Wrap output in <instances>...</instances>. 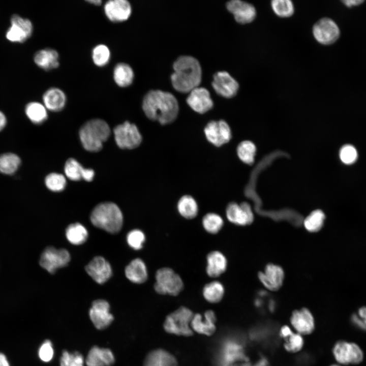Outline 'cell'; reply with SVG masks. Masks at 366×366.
<instances>
[{"label":"cell","instance_id":"1","mask_svg":"<svg viewBox=\"0 0 366 366\" xmlns=\"http://www.w3.org/2000/svg\"><path fill=\"white\" fill-rule=\"evenodd\" d=\"M143 110L146 116L161 125L172 123L177 117L179 107L171 93L160 90L149 91L144 97Z\"/></svg>","mask_w":366,"mask_h":366},{"label":"cell","instance_id":"2","mask_svg":"<svg viewBox=\"0 0 366 366\" xmlns=\"http://www.w3.org/2000/svg\"><path fill=\"white\" fill-rule=\"evenodd\" d=\"M172 85L177 91L186 93L198 87L201 81V68L198 61L190 56L179 57L173 65Z\"/></svg>","mask_w":366,"mask_h":366},{"label":"cell","instance_id":"3","mask_svg":"<svg viewBox=\"0 0 366 366\" xmlns=\"http://www.w3.org/2000/svg\"><path fill=\"white\" fill-rule=\"evenodd\" d=\"M90 221L96 227L114 234L121 228L123 216L116 204L105 202L99 204L94 208L90 214Z\"/></svg>","mask_w":366,"mask_h":366},{"label":"cell","instance_id":"4","mask_svg":"<svg viewBox=\"0 0 366 366\" xmlns=\"http://www.w3.org/2000/svg\"><path fill=\"white\" fill-rule=\"evenodd\" d=\"M110 129L101 119H93L84 124L79 130V138L83 147L89 151H100L109 137Z\"/></svg>","mask_w":366,"mask_h":366},{"label":"cell","instance_id":"5","mask_svg":"<svg viewBox=\"0 0 366 366\" xmlns=\"http://www.w3.org/2000/svg\"><path fill=\"white\" fill-rule=\"evenodd\" d=\"M194 315L190 309L181 306L166 316L163 325L164 330L176 336H192L194 332L190 324Z\"/></svg>","mask_w":366,"mask_h":366},{"label":"cell","instance_id":"6","mask_svg":"<svg viewBox=\"0 0 366 366\" xmlns=\"http://www.w3.org/2000/svg\"><path fill=\"white\" fill-rule=\"evenodd\" d=\"M155 279L154 289L159 294L177 296L184 288L181 277L171 268L159 269L156 271Z\"/></svg>","mask_w":366,"mask_h":366},{"label":"cell","instance_id":"7","mask_svg":"<svg viewBox=\"0 0 366 366\" xmlns=\"http://www.w3.org/2000/svg\"><path fill=\"white\" fill-rule=\"evenodd\" d=\"M332 351L336 360L342 364H358L363 359L362 350L354 342L338 341L333 346Z\"/></svg>","mask_w":366,"mask_h":366},{"label":"cell","instance_id":"8","mask_svg":"<svg viewBox=\"0 0 366 366\" xmlns=\"http://www.w3.org/2000/svg\"><path fill=\"white\" fill-rule=\"evenodd\" d=\"M114 138L117 146L122 149H134L142 141V136L135 125L129 121L115 127Z\"/></svg>","mask_w":366,"mask_h":366},{"label":"cell","instance_id":"9","mask_svg":"<svg viewBox=\"0 0 366 366\" xmlns=\"http://www.w3.org/2000/svg\"><path fill=\"white\" fill-rule=\"evenodd\" d=\"M312 34L314 39L319 43L329 45L338 40L340 36V30L333 20L323 17L314 24Z\"/></svg>","mask_w":366,"mask_h":366},{"label":"cell","instance_id":"10","mask_svg":"<svg viewBox=\"0 0 366 366\" xmlns=\"http://www.w3.org/2000/svg\"><path fill=\"white\" fill-rule=\"evenodd\" d=\"M70 260V254L66 249L48 247L41 254L40 264L48 272L53 274L57 269L67 265Z\"/></svg>","mask_w":366,"mask_h":366},{"label":"cell","instance_id":"11","mask_svg":"<svg viewBox=\"0 0 366 366\" xmlns=\"http://www.w3.org/2000/svg\"><path fill=\"white\" fill-rule=\"evenodd\" d=\"M33 30V24L29 20L15 14L11 17V26L6 36L10 41L22 43L31 36Z\"/></svg>","mask_w":366,"mask_h":366},{"label":"cell","instance_id":"12","mask_svg":"<svg viewBox=\"0 0 366 366\" xmlns=\"http://www.w3.org/2000/svg\"><path fill=\"white\" fill-rule=\"evenodd\" d=\"M207 140L216 146L227 143L231 138V131L228 124L224 120L209 121L204 128Z\"/></svg>","mask_w":366,"mask_h":366},{"label":"cell","instance_id":"13","mask_svg":"<svg viewBox=\"0 0 366 366\" xmlns=\"http://www.w3.org/2000/svg\"><path fill=\"white\" fill-rule=\"evenodd\" d=\"M290 323L295 332L302 335L311 334L315 329V321L313 314L307 308L293 311Z\"/></svg>","mask_w":366,"mask_h":366},{"label":"cell","instance_id":"14","mask_svg":"<svg viewBox=\"0 0 366 366\" xmlns=\"http://www.w3.org/2000/svg\"><path fill=\"white\" fill-rule=\"evenodd\" d=\"M89 315L94 326L100 330L107 328L114 319L110 312L109 303L103 299H98L93 302Z\"/></svg>","mask_w":366,"mask_h":366},{"label":"cell","instance_id":"15","mask_svg":"<svg viewBox=\"0 0 366 366\" xmlns=\"http://www.w3.org/2000/svg\"><path fill=\"white\" fill-rule=\"evenodd\" d=\"M212 85L218 95L226 98L234 97L239 89L237 81L226 71L218 72L214 75Z\"/></svg>","mask_w":366,"mask_h":366},{"label":"cell","instance_id":"16","mask_svg":"<svg viewBox=\"0 0 366 366\" xmlns=\"http://www.w3.org/2000/svg\"><path fill=\"white\" fill-rule=\"evenodd\" d=\"M226 8L233 14L235 21L240 24L250 23L257 16L254 6L247 2L232 0L227 2Z\"/></svg>","mask_w":366,"mask_h":366},{"label":"cell","instance_id":"17","mask_svg":"<svg viewBox=\"0 0 366 366\" xmlns=\"http://www.w3.org/2000/svg\"><path fill=\"white\" fill-rule=\"evenodd\" d=\"M226 216L231 223L239 226L249 225L254 220L251 207L247 202L230 203L226 207Z\"/></svg>","mask_w":366,"mask_h":366},{"label":"cell","instance_id":"18","mask_svg":"<svg viewBox=\"0 0 366 366\" xmlns=\"http://www.w3.org/2000/svg\"><path fill=\"white\" fill-rule=\"evenodd\" d=\"M104 11L109 20L120 22L130 17L132 8L130 3L126 0H110L104 5Z\"/></svg>","mask_w":366,"mask_h":366},{"label":"cell","instance_id":"19","mask_svg":"<svg viewBox=\"0 0 366 366\" xmlns=\"http://www.w3.org/2000/svg\"><path fill=\"white\" fill-rule=\"evenodd\" d=\"M258 278L266 289L275 291L279 290L283 284L284 272L281 266L268 264L266 266L264 271L259 272Z\"/></svg>","mask_w":366,"mask_h":366},{"label":"cell","instance_id":"20","mask_svg":"<svg viewBox=\"0 0 366 366\" xmlns=\"http://www.w3.org/2000/svg\"><path fill=\"white\" fill-rule=\"evenodd\" d=\"M204 318L200 313L194 314L191 322L193 331L206 336H212L216 331L217 317L215 313L208 310L204 313Z\"/></svg>","mask_w":366,"mask_h":366},{"label":"cell","instance_id":"21","mask_svg":"<svg viewBox=\"0 0 366 366\" xmlns=\"http://www.w3.org/2000/svg\"><path fill=\"white\" fill-rule=\"evenodd\" d=\"M187 103L195 112L203 114L213 107V102L209 92L205 88L199 86L190 92Z\"/></svg>","mask_w":366,"mask_h":366},{"label":"cell","instance_id":"22","mask_svg":"<svg viewBox=\"0 0 366 366\" xmlns=\"http://www.w3.org/2000/svg\"><path fill=\"white\" fill-rule=\"evenodd\" d=\"M85 270L95 281L100 284L108 281L112 274L110 264L101 256L93 258L86 266Z\"/></svg>","mask_w":366,"mask_h":366},{"label":"cell","instance_id":"23","mask_svg":"<svg viewBox=\"0 0 366 366\" xmlns=\"http://www.w3.org/2000/svg\"><path fill=\"white\" fill-rule=\"evenodd\" d=\"M143 366H178L176 357L168 351L158 348L149 351L145 357Z\"/></svg>","mask_w":366,"mask_h":366},{"label":"cell","instance_id":"24","mask_svg":"<svg viewBox=\"0 0 366 366\" xmlns=\"http://www.w3.org/2000/svg\"><path fill=\"white\" fill-rule=\"evenodd\" d=\"M114 361L111 350L98 346H94L90 349L85 359L87 366H111Z\"/></svg>","mask_w":366,"mask_h":366},{"label":"cell","instance_id":"25","mask_svg":"<svg viewBox=\"0 0 366 366\" xmlns=\"http://www.w3.org/2000/svg\"><path fill=\"white\" fill-rule=\"evenodd\" d=\"M65 173L67 177L74 181L82 179L91 181L94 179L95 172L92 169L83 168L75 159H69L65 165Z\"/></svg>","mask_w":366,"mask_h":366},{"label":"cell","instance_id":"26","mask_svg":"<svg viewBox=\"0 0 366 366\" xmlns=\"http://www.w3.org/2000/svg\"><path fill=\"white\" fill-rule=\"evenodd\" d=\"M206 272L211 278H216L223 273L227 267V260L225 255L218 251H213L206 257Z\"/></svg>","mask_w":366,"mask_h":366},{"label":"cell","instance_id":"27","mask_svg":"<svg viewBox=\"0 0 366 366\" xmlns=\"http://www.w3.org/2000/svg\"><path fill=\"white\" fill-rule=\"evenodd\" d=\"M65 93L57 87H51L47 90L43 96L44 105L47 109L54 112L62 110L66 103Z\"/></svg>","mask_w":366,"mask_h":366},{"label":"cell","instance_id":"28","mask_svg":"<svg viewBox=\"0 0 366 366\" xmlns=\"http://www.w3.org/2000/svg\"><path fill=\"white\" fill-rule=\"evenodd\" d=\"M125 274L127 279L134 283H143L147 280L148 277V271L145 263L140 258L133 259L126 266Z\"/></svg>","mask_w":366,"mask_h":366},{"label":"cell","instance_id":"29","mask_svg":"<svg viewBox=\"0 0 366 366\" xmlns=\"http://www.w3.org/2000/svg\"><path fill=\"white\" fill-rule=\"evenodd\" d=\"M36 64L45 70L55 69L59 66L58 52L51 48H45L37 52L34 57Z\"/></svg>","mask_w":366,"mask_h":366},{"label":"cell","instance_id":"30","mask_svg":"<svg viewBox=\"0 0 366 366\" xmlns=\"http://www.w3.org/2000/svg\"><path fill=\"white\" fill-rule=\"evenodd\" d=\"M113 74L115 82L121 87L130 85L134 77L132 68L128 64L124 63H120L116 65Z\"/></svg>","mask_w":366,"mask_h":366},{"label":"cell","instance_id":"31","mask_svg":"<svg viewBox=\"0 0 366 366\" xmlns=\"http://www.w3.org/2000/svg\"><path fill=\"white\" fill-rule=\"evenodd\" d=\"M177 210L181 216L186 219L195 218L198 212V206L194 198L190 195H184L178 200Z\"/></svg>","mask_w":366,"mask_h":366},{"label":"cell","instance_id":"32","mask_svg":"<svg viewBox=\"0 0 366 366\" xmlns=\"http://www.w3.org/2000/svg\"><path fill=\"white\" fill-rule=\"evenodd\" d=\"M225 293L223 285L219 281H214L206 284L203 288L204 299L212 303L219 302L223 299Z\"/></svg>","mask_w":366,"mask_h":366},{"label":"cell","instance_id":"33","mask_svg":"<svg viewBox=\"0 0 366 366\" xmlns=\"http://www.w3.org/2000/svg\"><path fill=\"white\" fill-rule=\"evenodd\" d=\"M25 112L29 119L37 125L44 123L48 117L46 108L37 102L28 103L25 107Z\"/></svg>","mask_w":366,"mask_h":366},{"label":"cell","instance_id":"34","mask_svg":"<svg viewBox=\"0 0 366 366\" xmlns=\"http://www.w3.org/2000/svg\"><path fill=\"white\" fill-rule=\"evenodd\" d=\"M66 237L73 245L83 243L88 237L86 229L81 224L76 223L70 225L66 231Z\"/></svg>","mask_w":366,"mask_h":366},{"label":"cell","instance_id":"35","mask_svg":"<svg viewBox=\"0 0 366 366\" xmlns=\"http://www.w3.org/2000/svg\"><path fill=\"white\" fill-rule=\"evenodd\" d=\"M21 164L20 158L16 154L6 153L0 155V173L11 175L18 169Z\"/></svg>","mask_w":366,"mask_h":366},{"label":"cell","instance_id":"36","mask_svg":"<svg viewBox=\"0 0 366 366\" xmlns=\"http://www.w3.org/2000/svg\"><path fill=\"white\" fill-rule=\"evenodd\" d=\"M202 224L207 232L215 234L222 228L224 221L220 215L214 212H209L203 217Z\"/></svg>","mask_w":366,"mask_h":366},{"label":"cell","instance_id":"37","mask_svg":"<svg viewBox=\"0 0 366 366\" xmlns=\"http://www.w3.org/2000/svg\"><path fill=\"white\" fill-rule=\"evenodd\" d=\"M325 219L324 213L321 210L316 209L307 217L304 220L303 225L308 231L317 232L322 227Z\"/></svg>","mask_w":366,"mask_h":366},{"label":"cell","instance_id":"38","mask_svg":"<svg viewBox=\"0 0 366 366\" xmlns=\"http://www.w3.org/2000/svg\"><path fill=\"white\" fill-rule=\"evenodd\" d=\"M256 151L255 145L248 140L242 141L237 147V154L240 160L249 165L254 163Z\"/></svg>","mask_w":366,"mask_h":366},{"label":"cell","instance_id":"39","mask_svg":"<svg viewBox=\"0 0 366 366\" xmlns=\"http://www.w3.org/2000/svg\"><path fill=\"white\" fill-rule=\"evenodd\" d=\"M270 6L273 13L281 18L291 17L294 13V6L290 0H273Z\"/></svg>","mask_w":366,"mask_h":366},{"label":"cell","instance_id":"40","mask_svg":"<svg viewBox=\"0 0 366 366\" xmlns=\"http://www.w3.org/2000/svg\"><path fill=\"white\" fill-rule=\"evenodd\" d=\"M111 53L109 48L104 44H99L93 49L92 57L95 65L103 67L109 62Z\"/></svg>","mask_w":366,"mask_h":366},{"label":"cell","instance_id":"41","mask_svg":"<svg viewBox=\"0 0 366 366\" xmlns=\"http://www.w3.org/2000/svg\"><path fill=\"white\" fill-rule=\"evenodd\" d=\"M284 344L285 349L289 353H297L302 349L304 341L303 336L293 332L285 339Z\"/></svg>","mask_w":366,"mask_h":366},{"label":"cell","instance_id":"42","mask_svg":"<svg viewBox=\"0 0 366 366\" xmlns=\"http://www.w3.org/2000/svg\"><path fill=\"white\" fill-rule=\"evenodd\" d=\"M45 182L47 188L51 191L60 192L66 187V179L63 174L51 173L46 177Z\"/></svg>","mask_w":366,"mask_h":366},{"label":"cell","instance_id":"43","mask_svg":"<svg viewBox=\"0 0 366 366\" xmlns=\"http://www.w3.org/2000/svg\"><path fill=\"white\" fill-rule=\"evenodd\" d=\"M84 357L77 351L64 350L60 359V366H84Z\"/></svg>","mask_w":366,"mask_h":366},{"label":"cell","instance_id":"44","mask_svg":"<svg viewBox=\"0 0 366 366\" xmlns=\"http://www.w3.org/2000/svg\"><path fill=\"white\" fill-rule=\"evenodd\" d=\"M339 158L343 163L346 165H351L357 160V150L353 145L349 144H345L340 149Z\"/></svg>","mask_w":366,"mask_h":366},{"label":"cell","instance_id":"45","mask_svg":"<svg viewBox=\"0 0 366 366\" xmlns=\"http://www.w3.org/2000/svg\"><path fill=\"white\" fill-rule=\"evenodd\" d=\"M127 241L131 248L135 250H139L143 247L145 241V235L141 230L133 229L128 233Z\"/></svg>","mask_w":366,"mask_h":366},{"label":"cell","instance_id":"46","mask_svg":"<svg viewBox=\"0 0 366 366\" xmlns=\"http://www.w3.org/2000/svg\"><path fill=\"white\" fill-rule=\"evenodd\" d=\"M352 323L357 328L366 331V307H361L350 318Z\"/></svg>","mask_w":366,"mask_h":366},{"label":"cell","instance_id":"47","mask_svg":"<svg viewBox=\"0 0 366 366\" xmlns=\"http://www.w3.org/2000/svg\"><path fill=\"white\" fill-rule=\"evenodd\" d=\"M38 354L40 359L44 362H49L52 359L54 350L50 341L46 340L43 342L39 349Z\"/></svg>","mask_w":366,"mask_h":366},{"label":"cell","instance_id":"48","mask_svg":"<svg viewBox=\"0 0 366 366\" xmlns=\"http://www.w3.org/2000/svg\"><path fill=\"white\" fill-rule=\"evenodd\" d=\"M293 332L290 326L284 325L280 328L279 333L281 337L285 339Z\"/></svg>","mask_w":366,"mask_h":366},{"label":"cell","instance_id":"49","mask_svg":"<svg viewBox=\"0 0 366 366\" xmlns=\"http://www.w3.org/2000/svg\"><path fill=\"white\" fill-rule=\"evenodd\" d=\"M342 2L346 7L348 8H351L361 5L363 2H364V1H343Z\"/></svg>","mask_w":366,"mask_h":366},{"label":"cell","instance_id":"50","mask_svg":"<svg viewBox=\"0 0 366 366\" xmlns=\"http://www.w3.org/2000/svg\"><path fill=\"white\" fill-rule=\"evenodd\" d=\"M7 119L4 114L0 111V131L6 126Z\"/></svg>","mask_w":366,"mask_h":366},{"label":"cell","instance_id":"51","mask_svg":"<svg viewBox=\"0 0 366 366\" xmlns=\"http://www.w3.org/2000/svg\"><path fill=\"white\" fill-rule=\"evenodd\" d=\"M0 366H10L5 355L0 353Z\"/></svg>","mask_w":366,"mask_h":366},{"label":"cell","instance_id":"52","mask_svg":"<svg viewBox=\"0 0 366 366\" xmlns=\"http://www.w3.org/2000/svg\"><path fill=\"white\" fill-rule=\"evenodd\" d=\"M87 2L89 3H90L91 4L96 6H99L102 3V1L100 0H90L87 1Z\"/></svg>","mask_w":366,"mask_h":366},{"label":"cell","instance_id":"53","mask_svg":"<svg viewBox=\"0 0 366 366\" xmlns=\"http://www.w3.org/2000/svg\"><path fill=\"white\" fill-rule=\"evenodd\" d=\"M329 366H341V365L339 364L334 363V364H332L330 365Z\"/></svg>","mask_w":366,"mask_h":366}]
</instances>
